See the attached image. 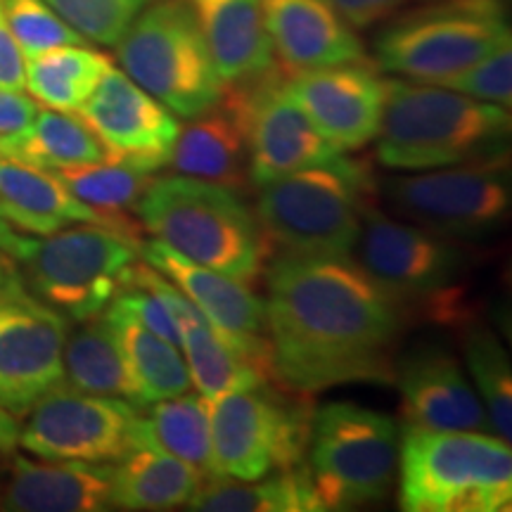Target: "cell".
<instances>
[{
  "instance_id": "cell-10",
  "label": "cell",
  "mask_w": 512,
  "mask_h": 512,
  "mask_svg": "<svg viewBox=\"0 0 512 512\" xmlns=\"http://www.w3.org/2000/svg\"><path fill=\"white\" fill-rule=\"evenodd\" d=\"M209 411L214 475L252 482L304 465L316 413L304 392L264 382L223 394Z\"/></svg>"
},
{
  "instance_id": "cell-9",
  "label": "cell",
  "mask_w": 512,
  "mask_h": 512,
  "mask_svg": "<svg viewBox=\"0 0 512 512\" xmlns=\"http://www.w3.org/2000/svg\"><path fill=\"white\" fill-rule=\"evenodd\" d=\"M114 48L124 74L176 117L195 119L214 110L226 91L185 0H150Z\"/></svg>"
},
{
  "instance_id": "cell-42",
  "label": "cell",
  "mask_w": 512,
  "mask_h": 512,
  "mask_svg": "<svg viewBox=\"0 0 512 512\" xmlns=\"http://www.w3.org/2000/svg\"><path fill=\"white\" fill-rule=\"evenodd\" d=\"M19 441V422L12 413L0 408V456L10 453Z\"/></svg>"
},
{
  "instance_id": "cell-40",
  "label": "cell",
  "mask_w": 512,
  "mask_h": 512,
  "mask_svg": "<svg viewBox=\"0 0 512 512\" xmlns=\"http://www.w3.org/2000/svg\"><path fill=\"white\" fill-rule=\"evenodd\" d=\"M24 55L0 10V88L24 91Z\"/></svg>"
},
{
  "instance_id": "cell-23",
  "label": "cell",
  "mask_w": 512,
  "mask_h": 512,
  "mask_svg": "<svg viewBox=\"0 0 512 512\" xmlns=\"http://www.w3.org/2000/svg\"><path fill=\"white\" fill-rule=\"evenodd\" d=\"M176 174L202 178L242 192L249 185L247 133L238 110L221 98L214 110L178 131L169 162Z\"/></svg>"
},
{
  "instance_id": "cell-43",
  "label": "cell",
  "mask_w": 512,
  "mask_h": 512,
  "mask_svg": "<svg viewBox=\"0 0 512 512\" xmlns=\"http://www.w3.org/2000/svg\"><path fill=\"white\" fill-rule=\"evenodd\" d=\"M8 228H10V223L0 221V238H3V235H5V230H8Z\"/></svg>"
},
{
  "instance_id": "cell-15",
  "label": "cell",
  "mask_w": 512,
  "mask_h": 512,
  "mask_svg": "<svg viewBox=\"0 0 512 512\" xmlns=\"http://www.w3.org/2000/svg\"><path fill=\"white\" fill-rule=\"evenodd\" d=\"M67 316L34 297L27 285L0 290V408L24 418L64 384Z\"/></svg>"
},
{
  "instance_id": "cell-11",
  "label": "cell",
  "mask_w": 512,
  "mask_h": 512,
  "mask_svg": "<svg viewBox=\"0 0 512 512\" xmlns=\"http://www.w3.org/2000/svg\"><path fill=\"white\" fill-rule=\"evenodd\" d=\"M465 252L456 240L396 221L370 207L363 216L354 259L382 290L406 306L420 304L441 323H465L458 280L465 273Z\"/></svg>"
},
{
  "instance_id": "cell-32",
  "label": "cell",
  "mask_w": 512,
  "mask_h": 512,
  "mask_svg": "<svg viewBox=\"0 0 512 512\" xmlns=\"http://www.w3.org/2000/svg\"><path fill=\"white\" fill-rule=\"evenodd\" d=\"M140 420V434L171 453L185 460L192 467L214 475V458H211V411L209 401L202 394H178L162 399L145 408Z\"/></svg>"
},
{
  "instance_id": "cell-30",
  "label": "cell",
  "mask_w": 512,
  "mask_h": 512,
  "mask_svg": "<svg viewBox=\"0 0 512 512\" xmlns=\"http://www.w3.org/2000/svg\"><path fill=\"white\" fill-rule=\"evenodd\" d=\"M0 155L53 171L102 162L105 147L79 114L38 110L27 128L0 136Z\"/></svg>"
},
{
  "instance_id": "cell-13",
  "label": "cell",
  "mask_w": 512,
  "mask_h": 512,
  "mask_svg": "<svg viewBox=\"0 0 512 512\" xmlns=\"http://www.w3.org/2000/svg\"><path fill=\"white\" fill-rule=\"evenodd\" d=\"M27 415L17 444L36 458L119 463L140 446L143 411L121 396L83 394L60 384Z\"/></svg>"
},
{
  "instance_id": "cell-14",
  "label": "cell",
  "mask_w": 512,
  "mask_h": 512,
  "mask_svg": "<svg viewBox=\"0 0 512 512\" xmlns=\"http://www.w3.org/2000/svg\"><path fill=\"white\" fill-rule=\"evenodd\" d=\"M283 81L285 67L273 64L256 79L226 86L223 91V98L238 110L245 124L247 171L249 185L254 188L342 155V150L320 136L304 112L287 98Z\"/></svg>"
},
{
  "instance_id": "cell-1",
  "label": "cell",
  "mask_w": 512,
  "mask_h": 512,
  "mask_svg": "<svg viewBox=\"0 0 512 512\" xmlns=\"http://www.w3.org/2000/svg\"><path fill=\"white\" fill-rule=\"evenodd\" d=\"M266 287V332L283 387L313 394L394 382L406 306L354 256L278 254Z\"/></svg>"
},
{
  "instance_id": "cell-20",
  "label": "cell",
  "mask_w": 512,
  "mask_h": 512,
  "mask_svg": "<svg viewBox=\"0 0 512 512\" xmlns=\"http://www.w3.org/2000/svg\"><path fill=\"white\" fill-rule=\"evenodd\" d=\"M114 463L12 458L0 486V510L10 512H102L114 510Z\"/></svg>"
},
{
  "instance_id": "cell-17",
  "label": "cell",
  "mask_w": 512,
  "mask_h": 512,
  "mask_svg": "<svg viewBox=\"0 0 512 512\" xmlns=\"http://www.w3.org/2000/svg\"><path fill=\"white\" fill-rule=\"evenodd\" d=\"M76 114L98 136L105 159L147 174L169 166L181 131L178 117L121 69H107Z\"/></svg>"
},
{
  "instance_id": "cell-24",
  "label": "cell",
  "mask_w": 512,
  "mask_h": 512,
  "mask_svg": "<svg viewBox=\"0 0 512 512\" xmlns=\"http://www.w3.org/2000/svg\"><path fill=\"white\" fill-rule=\"evenodd\" d=\"M204 477L140 434V446L114 463V510H176L190 501Z\"/></svg>"
},
{
  "instance_id": "cell-16",
  "label": "cell",
  "mask_w": 512,
  "mask_h": 512,
  "mask_svg": "<svg viewBox=\"0 0 512 512\" xmlns=\"http://www.w3.org/2000/svg\"><path fill=\"white\" fill-rule=\"evenodd\" d=\"M283 91L337 150H358L377 138L387 81L368 57L297 72L285 69Z\"/></svg>"
},
{
  "instance_id": "cell-12",
  "label": "cell",
  "mask_w": 512,
  "mask_h": 512,
  "mask_svg": "<svg viewBox=\"0 0 512 512\" xmlns=\"http://www.w3.org/2000/svg\"><path fill=\"white\" fill-rule=\"evenodd\" d=\"M396 214L448 240H482L501 230L512 209L510 152L384 183Z\"/></svg>"
},
{
  "instance_id": "cell-37",
  "label": "cell",
  "mask_w": 512,
  "mask_h": 512,
  "mask_svg": "<svg viewBox=\"0 0 512 512\" xmlns=\"http://www.w3.org/2000/svg\"><path fill=\"white\" fill-rule=\"evenodd\" d=\"M439 86L451 88L463 95H470L475 100L494 102V105L508 107L512 102V46L510 41L498 46L494 53H489L482 60L467 67L451 79H446Z\"/></svg>"
},
{
  "instance_id": "cell-18",
  "label": "cell",
  "mask_w": 512,
  "mask_h": 512,
  "mask_svg": "<svg viewBox=\"0 0 512 512\" xmlns=\"http://www.w3.org/2000/svg\"><path fill=\"white\" fill-rule=\"evenodd\" d=\"M140 256L145 264L169 278L209 320V325H214L228 342H233L278 382L273 349L266 339V302L256 297L249 283L195 264L159 240L143 242Z\"/></svg>"
},
{
  "instance_id": "cell-41",
  "label": "cell",
  "mask_w": 512,
  "mask_h": 512,
  "mask_svg": "<svg viewBox=\"0 0 512 512\" xmlns=\"http://www.w3.org/2000/svg\"><path fill=\"white\" fill-rule=\"evenodd\" d=\"M38 114V105L34 98L24 95L22 91H8L0 88V136L27 128Z\"/></svg>"
},
{
  "instance_id": "cell-7",
  "label": "cell",
  "mask_w": 512,
  "mask_h": 512,
  "mask_svg": "<svg viewBox=\"0 0 512 512\" xmlns=\"http://www.w3.org/2000/svg\"><path fill=\"white\" fill-rule=\"evenodd\" d=\"M373 41L375 64L401 79L444 83L510 41L508 0H418Z\"/></svg>"
},
{
  "instance_id": "cell-36",
  "label": "cell",
  "mask_w": 512,
  "mask_h": 512,
  "mask_svg": "<svg viewBox=\"0 0 512 512\" xmlns=\"http://www.w3.org/2000/svg\"><path fill=\"white\" fill-rule=\"evenodd\" d=\"M57 15L98 46H117L150 0H46Z\"/></svg>"
},
{
  "instance_id": "cell-6",
  "label": "cell",
  "mask_w": 512,
  "mask_h": 512,
  "mask_svg": "<svg viewBox=\"0 0 512 512\" xmlns=\"http://www.w3.org/2000/svg\"><path fill=\"white\" fill-rule=\"evenodd\" d=\"M399 508L406 512H508L512 451L484 432L406 427L399 444Z\"/></svg>"
},
{
  "instance_id": "cell-5",
  "label": "cell",
  "mask_w": 512,
  "mask_h": 512,
  "mask_svg": "<svg viewBox=\"0 0 512 512\" xmlns=\"http://www.w3.org/2000/svg\"><path fill=\"white\" fill-rule=\"evenodd\" d=\"M140 245L117 230L93 223L60 228L29 238L10 226L0 249L15 259L24 285L34 297L53 306L72 323L98 316L126 285L138 264Z\"/></svg>"
},
{
  "instance_id": "cell-27",
  "label": "cell",
  "mask_w": 512,
  "mask_h": 512,
  "mask_svg": "<svg viewBox=\"0 0 512 512\" xmlns=\"http://www.w3.org/2000/svg\"><path fill=\"white\" fill-rule=\"evenodd\" d=\"M62 358L67 387L83 394L121 396L133 403L136 396L133 382L105 311L86 320H76V328L67 330Z\"/></svg>"
},
{
  "instance_id": "cell-25",
  "label": "cell",
  "mask_w": 512,
  "mask_h": 512,
  "mask_svg": "<svg viewBox=\"0 0 512 512\" xmlns=\"http://www.w3.org/2000/svg\"><path fill=\"white\" fill-rule=\"evenodd\" d=\"M105 313L119 339L128 377H131L133 392H136L133 403L140 411L162 399L190 392L192 380L188 363L176 344L147 330L143 323H138L131 313L114 302H110Z\"/></svg>"
},
{
  "instance_id": "cell-26",
  "label": "cell",
  "mask_w": 512,
  "mask_h": 512,
  "mask_svg": "<svg viewBox=\"0 0 512 512\" xmlns=\"http://www.w3.org/2000/svg\"><path fill=\"white\" fill-rule=\"evenodd\" d=\"M0 197L36 219L53 223L55 228L72 226V223H93V226L112 228L126 238L140 242L138 226H133L131 219L102 214V211L76 200L50 171L3 155H0Z\"/></svg>"
},
{
  "instance_id": "cell-8",
  "label": "cell",
  "mask_w": 512,
  "mask_h": 512,
  "mask_svg": "<svg viewBox=\"0 0 512 512\" xmlns=\"http://www.w3.org/2000/svg\"><path fill=\"white\" fill-rule=\"evenodd\" d=\"M399 425L349 401L313 413L304 472L318 510H351L389 498L399 472Z\"/></svg>"
},
{
  "instance_id": "cell-35",
  "label": "cell",
  "mask_w": 512,
  "mask_h": 512,
  "mask_svg": "<svg viewBox=\"0 0 512 512\" xmlns=\"http://www.w3.org/2000/svg\"><path fill=\"white\" fill-rule=\"evenodd\" d=\"M5 22L24 60L62 46H86V38L69 27L46 0H0Z\"/></svg>"
},
{
  "instance_id": "cell-2",
  "label": "cell",
  "mask_w": 512,
  "mask_h": 512,
  "mask_svg": "<svg viewBox=\"0 0 512 512\" xmlns=\"http://www.w3.org/2000/svg\"><path fill=\"white\" fill-rule=\"evenodd\" d=\"M387 81L377 159L394 171H430L510 152L508 107L439 83Z\"/></svg>"
},
{
  "instance_id": "cell-3",
  "label": "cell",
  "mask_w": 512,
  "mask_h": 512,
  "mask_svg": "<svg viewBox=\"0 0 512 512\" xmlns=\"http://www.w3.org/2000/svg\"><path fill=\"white\" fill-rule=\"evenodd\" d=\"M133 211L152 238L185 259L249 285L259 278L268 242L238 190L183 174L155 176Z\"/></svg>"
},
{
  "instance_id": "cell-28",
  "label": "cell",
  "mask_w": 512,
  "mask_h": 512,
  "mask_svg": "<svg viewBox=\"0 0 512 512\" xmlns=\"http://www.w3.org/2000/svg\"><path fill=\"white\" fill-rule=\"evenodd\" d=\"M178 330L190 380L209 403L221 399L223 394L275 382L259 363L242 354L214 325H209L202 313L178 323Z\"/></svg>"
},
{
  "instance_id": "cell-31",
  "label": "cell",
  "mask_w": 512,
  "mask_h": 512,
  "mask_svg": "<svg viewBox=\"0 0 512 512\" xmlns=\"http://www.w3.org/2000/svg\"><path fill=\"white\" fill-rule=\"evenodd\" d=\"M112 67L107 55L86 46H62L24 62V88L50 110L76 114Z\"/></svg>"
},
{
  "instance_id": "cell-22",
  "label": "cell",
  "mask_w": 512,
  "mask_h": 512,
  "mask_svg": "<svg viewBox=\"0 0 512 512\" xmlns=\"http://www.w3.org/2000/svg\"><path fill=\"white\" fill-rule=\"evenodd\" d=\"M214 55L223 86H238L275 64L259 0H185Z\"/></svg>"
},
{
  "instance_id": "cell-19",
  "label": "cell",
  "mask_w": 512,
  "mask_h": 512,
  "mask_svg": "<svg viewBox=\"0 0 512 512\" xmlns=\"http://www.w3.org/2000/svg\"><path fill=\"white\" fill-rule=\"evenodd\" d=\"M394 382L399 384L406 427L439 432L489 430L482 401L463 363L437 344H418L396 358Z\"/></svg>"
},
{
  "instance_id": "cell-4",
  "label": "cell",
  "mask_w": 512,
  "mask_h": 512,
  "mask_svg": "<svg viewBox=\"0 0 512 512\" xmlns=\"http://www.w3.org/2000/svg\"><path fill=\"white\" fill-rule=\"evenodd\" d=\"M256 190L254 214L268 249L294 256H354L363 216L375 204L373 174L344 152Z\"/></svg>"
},
{
  "instance_id": "cell-29",
  "label": "cell",
  "mask_w": 512,
  "mask_h": 512,
  "mask_svg": "<svg viewBox=\"0 0 512 512\" xmlns=\"http://www.w3.org/2000/svg\"><path fill=\"white\" fill-rule=\"evenodd\" d=\"M200 512H306L318 510L304 465L275 470L261 479L207 475L185 503Z\"/></svg>"
},
{
  "instance_id": "cell-21",
  "label": "cell",
  "mask_w": 512,
  "mask_h": 512,
  "mask_svg": "<svg viewBox=\"0 0 512 512\" xmlns=\"http://www.w3.org/2000/svg\"><path fill=\"white\" fill-rule=\"evenodd\" d=\"M273 53L290 72L366 60L356 29L325 0H259Z\"/></svg>"
},
{
  "instance_id": "cell-38",
  "label": "cell",
  "mask_w": 512,
  "mask_h": 512,
  "mask_svg": "<svg viewBox=\"0 0 512 512\" xmlns=\"http://www.w3.org/2000/svg\"><path fill=\"white\" fill-rule=\"evenodd\" d=\"M112 302L131 313V316L136 318L138 323H143L147 330L169 339L171 344H176V347L181 349V330H178L174 316H171L169 309H166L150 290H145V287H140L136 283H126Z\"/></svg>"
},
{
  "instance_id": "cell-34",
  "label": "cell",
  "mask_w": 512,
  "mask_h": 512,
  "mask_svg": "<svg viewBox=\"0 0 512 512\" xmlns=\"http://www.w3.org/2000/svg\"><path fill=\"white\" fill-rule=\"evenodd\" d=\"M50 174L72 192L76 200L117 219H128V211L136 209L140 195L155 178V174H147L124 162H112V159L62 166Z\"/></svg>"
},
{
  "instance_id": "cell-39",
  "label": "cell",
  "mask_w": 512,
  "mask_h": 512,
  "mask_svg": "<svg viewBox=\"0 0 512 512\" xmlns=\"http://www.w3.org/2000/svg\"><path fill=\"white\" fill-rule=\"evenodd\" d=\"M354 29H370L418 0H325Z\"/></svg>"
},
{
  "instance_id": "cell-33",
  "label": "cell",
  "mask_w": 512,
  "mask_h": 512,
  "mask_svg": "<svg viewBox=\"0 0 512 512\" xmlns=\"http://www.w3.org/2000/svg\"><path fill=\"white\" fill-rule=\"evenodd\" d=\"M467 377L482 401L489 430L508 441L512 437V366L503 342L489 325L472 323L463 332Z\"/></svg>"
}]
</instances>
